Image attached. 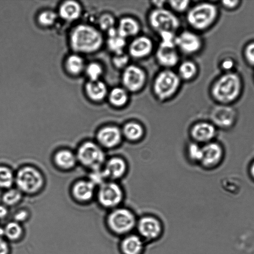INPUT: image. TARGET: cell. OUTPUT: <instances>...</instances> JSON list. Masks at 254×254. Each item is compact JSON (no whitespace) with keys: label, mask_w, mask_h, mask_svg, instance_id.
<instances>
[{"label":"cell","mask_w":254,"mask_h":254,"mask_svg":"<svg viewBox=\"0 0 254 254\" xmlns=\"http://www.w3.org/2000/svg\"><path fill=\"white\" fill-rule=\"evenodd\" d=\"M250 174H251L252 177L254 180V161L252 163V164L250 166Z\"/></svg>","instance_id":"cell-48"},{"label":"cell","mask_w":254,"mask_h":254,"mask_svg":"<svg viewBox=\"0 0 254 254\" xmlns=\"http://www.w3.org/2000/svg\"><path fill=\"white\" fill-rule=\"evenodd\" d=\"M28 216V212L25 210H22L16 212L14 216V218L17 222H22L26 220Z\"/></svg>","instance_id":"cell-42"},{"label":"cell","mask_w":254,"mask_h":254,"mask_svg":"<svg viewBox=\"0 0 254 254\" xmlns=\"http://www.w3.org/2000/svg\"><path fill=\"white\" fill-rule=\"evenodd\" d=\"M22 197V192L18 189H10L7 190L2 196L3 203L8 206L17 203Z\"/></svg>","instance_id":"cell-33"},{"label":"cell","mask_w":254,"mask_h":254,"mask_svg":"<svg viewBox=\"0 0 254 254\" xmlns=\"http://www.w3.org/2000/svg\"><path fill=\"white\" fill-rule=\"evenodd\" d=\"M95 185L89 180L80 181L74 184L72 192L74 197L80 201L90 199L94 192Z\"/></svg>","instance_id":"cell-21"},{"label":"cell","mask_w":254,"mask_h":254,"mask_svg":"<svg viewBox=\"0 0 254 254\" xmlns=\"http://www.w3.org/2000/svg\"><path fill=\"white\" fill-rule=\"evenodd\" d=\"M76 156L78 161L92 171L101 169L105 161V153L101 147L92 141L81 144Z\"/></svg>","instance_id":"cell-7"},{"label":"cell","mask_w":254,"mask_h":254,"mask_svg":"<svg viewBox=\"0 0 254 254\" xmlns=\"http://www.w3.org/2000/svg\"><path fill=\"white\" fill-rule=\"evenodd\" d=\"M175 45L177 48L185 54L196 53L201 47V40L195 33L184 30L176 35Z\"/></svg>","instance_id":"cell-11"},{"label":"cell","mask_w":254,"mask_h":254,"mask_svg":"<svg viewBox=\"0 0 254 254\" xmlns=\"http://www.w3.org/2000/svg\"><path fill=\"white\" fill-rule=\"evenodd\" d=\"M107 33V45L108 49L114 55L123 53L126 45V39L118 34L116 27L109 30Z\"/></svg>","instance_id":"cell-22"},{"label":"cell","mask_w":254,"mask_h":254,"mask_svg":"<svg viewBox=\"0 0 254 254\" xmlns=\"http://www.w3.org/2000/svg\"><path fill=\"white\" fill-rule=\"evenodd\" d=\"M239 3L238 0H224L222 1L223 5L226 8L233 9L236 7Z\"/></svg>","instance_id":"cell-45"},{"label":"cell","mask_w":254,"mask_h":254,"mask_svg":"<svg viewBox=\"0 0 254 254\" xmlns=\"http://www.w3.org/2000/svg\"><path fill=\"white\" fill-rule=\"evenodd\" d=\"M3 229L4 235L11 240L17 239L22 234L21 227L17 222H9Z\"/></svg>","instance_id":"cell-32"},{"label":"cell","mask_w":254,"mask_h":254,"mask_svg":"<svg viewBox=\"0 0 254 254\" xmlns=\"http://www.w3.org/2000/svg\"><path fill=\"white\" fill-rule=\"evenodd\" d=\"M121 130L123 136L130 141H136L140 139L144 133L142 126L138 123L133 122L126 124Z\"/></svg>","instance_id":"cell-27"},{"label":"cell","mask_w":254,"mask_h":254,"mask_svg":"<svg viewBox=\"0 0 254 254\" xmlns=\"http://www.w3.org/2000/svg\"><path fill=\"white\" fill-rule=\"evenodd\" d=\"M242 82L239 76L228 72L220 76L212 88V94L218 102L226 104L234 101L241 93Z\"/></svg>","instance_id":"cell-2"},{"label":"cell","mask_w":254,"mask_h":254,"mask_svg":"<svg viewBox=\"0 0 254 254\" xmlns=\"http://www.w3.org/2000/svg\"><path fill=\"white\" fill-rule=\"evenodd\" d=\"M8 246L6 242L0 237V254H8Z\"/></svg>","instance_id":"cell-43"},{"label":"cell","mask_w":254,"mask_h":254,"mask_svg":"<svg viewBox=\"0 0 254 254\" xmlns=\"http://www.w3.org/2000/svg\"><path fill=\"white\" fill-rule=\"evenodd\" d=\"M122 137L121 129L114 126L104 127L99 130L97 134L99 144L106 148L117 146L121 142Z\"/></svg>","instance_id":"cell-15"},{"label":"cell","mask_w":254,"mask_h":254,"mask_svg":"<svg viewBox=\"0 0 254 254\" xmlns=\"http://www.w3.org/2000/svg\"><path fill=\"white\" fill-rule=\"evenodd\" d=\"M149 24L158 34L165 32L176 33L180 26V22L176 14L167 9L154 8L148 16Z\"/></svg>","instance_id":"cell-5"},{"label":"cell","mask_w":254,"mask_h":254,"mask_svg":"<svg viewBox=\"0 0 254 254\" xmlns=\"http://www.w3.org/2000/svg\"><path fill=\"white\" fill-rule=\"evenodd\" d=\"M217 14V8L215 5L202 2L189 8L186 18L188 24L192 28L203 30L214 22Z\"/></svg>","instance_id":"cell-3"},{"label":"cell","mask_w":254,"mask_h":254,"mask_svg":"<svg viewBox=\"0 0 254 254\" xmlns=\"http://www.w3.org/2000/svg\"><path fill=\"white\" fill-rule=\"evenodd\" d=\"M66 67L70 73L74 74H78L80 73L83 68V60L78 55H71L67 59L66 61Z\"/></svg>","instance_id":"cell-30"},{"label":"cell","mask_w":254,"mask_h":254,"mask_svg":"<svg viewBox=\"0 0 254 254\" xmlns=\"http://www.w3.org/2000/svg\"><path fill=\"white\" fill-rule=\"evenodd\" d=\"M81 11L80 4L73 0L64 1L59 9L61 16L67 20H74L77 19L79 16Z\"/></svg>","instance_id":"cell-24"},{"label":"cell","mask_w":254,"mask_h":254,"mask_svg":"<svg viewBox=\"0 0 254 254\" xmlns=\"http://www.w3.org/2000/svg\"><path fill=\"white\" fill-rule=\"evenodd\" d=\"M115 19L114 17L109 13L102 15L99 19L100 27L103 30L108 31L115 27Z\"/></svg>","instance_id":"cell-36"},{"label":"cell","mask_w":254,"mask_h":254,"mask_svg":"<svg viewBox=\"0 0 254 254\" xmlns=\"http://www.w3.org/2000/svg\"><path fill=\"white\" fill-rule=\"evenodd\" d=\"M202 156L201 164L205 168L212 169L217 167L224 156L223 147L218 142L211 141L202 146Z\"/></svg>","instance_id":"cell-12"},{"label":"cell","mask_w":254,"mask_h":254,"mask_svg":"<svg viewBox=\"0 0 254 254\" xmlns=\"http://www.w3.org/2000/svg\"><path fill=\"white\" fill-rule=\"evenodd\" d=\"M135 222L132 213L125 208L114 210L110 214L108 223L110 228L117 233L122 234L132 229Z\"/></svg>","instance_id":"cell-10"},{"label":"cell","mask_w":254,"mask_h":254,"mask_svg":"<svg viewBox=\"0 0 254 254\" xmlns=\"http://www.w3.org/2000/svg\"><path fill=\"white\" fill-rule=\"evenodd\" d=\"M177 73L170 69H164L156 76L153 83V92L157 98L166 100L177 92L181 84Z\"/></svg>","instance_id":"cell-4"},{"label":"cell","mask_w":254,"mask_h":254,"mask_svg":"<svg viewBox=\"0 0 254 254\" xmlns=\"http://www.w3.org/2000/svg\"><path fill=\"white\" fill-rule=\"evenodd\" d=\"M4 235V229L0 227V237Z\"/></svg>","instance_id":"cell-49"},{"label":"cell","mask_w":254,"mask_h":254,"mask_svg":"<svg viewBox=\"0 0 254 254\" xmlns=\"http://www.w3.org/2000/svg\"><path fill=\"white\" fill-rule=\"evenodd\" d=\"M54 161L58 167L64 169H69L75 166L77 159L76 155L71 151L63 149L55 154Z\"/></svg>","instance_id":"cell-25"},{"label":"cell","mask_w":254,"mask_h":254,"mask_svg":"<svg viewBox=\"0 0 254 254\" xmlns=\"http://www.w3.org/2000/svg\"><path fill=\"white\" fill-rule=\"evenodd\" d=\"M122 250L125 254H139L142 248V244L139 238L130 236L123 242Z\"/></svg>","instance_id":"cell-29"},{"label":"cell","mask_w":254,"mask_h":254,"mask_svg":"<svg viewBox=\"0 0 254 254\" xmlns=\"http://www.w3.org/2000/svg\"><path fill=\"white\" fill-rule=\"evenodd\" d=\"M245 55L247 61L254 65V42L249 44L246 47Z\"/></svg>","instance_id":"cell-41"},{"label":"cell","mask_w":254,"mask_h":254,"mask_svg":"<svg viewBox=\"0 0 254 254\" xmlns=\"http://www.w3.org/2000/svg\"><path fill=\"white\" fill-rule=\"evenodd\" d=\"M116 29L120 36L127 39L138 35L140 26L136 19L130 16H125L120 19Z\"/></svg>","instance_id":"cell-19"},{"label":"cell","mask_w":254,"mask_h":254,"mask_svg":"<svg viewBox=\"0 0 254 254\" xmlns=\"http://www.w3.org/2000/svg\"><path fill=\"white\" fill-rule=\"evenodd\" d=\"M86 92L89 97L95 101L102 100L107 95L106 85L99 80L90 81L86 84Z\"/></svg>","instance_id":"cell-23"},{"label":"cell","mask_w":254,"mask_h":254,"mask_svg":"<svg viewBox=\"0 0 254 254\" xmlns=\"http://www.w3.org/2000/svg\"><path fill=\"white\" fill-rule=\"evenodd\" d=\"M158 63L166 69H170L177 64L179 56L175 46L159 44L155 54Z\"/></svg>","instance_id":"cell-17"},{"label":"cell","mask_w":254,"mask_h":254,"mask_svg":"<svg viewBox=\"0 0 254 254\" xmlns=\"http://www.w3.org/2000/svg\"><path fill=\"white\" fill-rule=\"evenodd\" d=\"M140 234L148 239L156 238L161 232L159 222L154 218L145 217L141 219L138 223Z\"/></svg>","instance_id":"cell-20"},{"label":"cell","mask_w":254,"mask_h":254,"mask_svg":"<svg viewBox=\"0 0 254 254\" xmlns=\"http://www.w3.org/2000/svg\"><path fill=\"white\" fill-rule=\"evenodd\" d=\"M210 118L216 127L227 129L233 126L237 120V115L233 108L222 105L213 109Z\"/></svg>","instance_id":"cell-13"},{"label":"cell","mask_w":254,"mask_h":254,"mask_svg":"<svg viewBox=\"0 0 254 254\" xmlns=\"http://www.w3.org/2000/svg\"><path fill=\"white\" fill-rule=\"evenodd\" d=\"M121 80L123 87L127 92H137L146 83V72L138 65L128 64L123 69Z\"/></svg>","instance_id":"cell-8"},{"label":"cell","mask_w":254,"mask_h":254,"mask_svg":"<svg viewBox=\"0 0 254 254\" xmlns=\"http://www.w3.org/2000/svg\"><path fill=\"white\" fill-rule=\"evenodd\" d=\"M234 65L233 61L230 59H226L221 64L222 68L226 71L230 70L234 67Z\"/></svg>","instance_id":"cell-44"},{"label":"cell","mask_w":254,"mask_h":254,"mask_svg":"<svg viewBox=\"0 0 254 254\" xmlns=\"http://www.w3.org/2000/svg\"><path fill=\"white\" fill-rule=\"evenodd\" d=\"M15 183L21 192L33 193L42 188L44 178L41 172L35 168L24 166L15 176Z\"/></svg>","instance_id":"cell-6"},{"label":"cell","mask_w":254,"mask_h":254,"mask_svg":"<svg viewBox=\"0 0 254 254\" xmlns=\"http://www.w3.org/2000/svg\"><path fill=\"white\" fill-rule=\"evenodd\" d=\"M153 4L155 5V8H163L164 7L165 1L164 0H154L152 1Z\"/></svg>","instance_id":"cell-47"},{"label":"cell","mask_w":254,"mask_h":254,"mask_svg":"<svg viewBox=\"0 0 254 254\" xmlns=\"http://www.w3.org/2000/svg\"><path fill=\"white\" fill-rule=\"evenodd\" d=\"M153 47L151 39L145 36H139L129 44L128 47V55L135 59H142L150 54Z\"/></svg>","instance_id":"cell-14"},{"label":"cell","mask_w":254,"mask_h":254,"mask_svg":"<svg viewBox=\"0 0 254 254\" xmlns=\"http://www.w3.org/2000/svg\"><path fill=\"white\" fill-rule=\"evenodd\" d=\"M197 72L196 64L191 61H185L179 65L177 74L181 80H190L196 75Z\"/></svg>","instance_id":"cell-28"},{"label":"cell","mask_w":254,"mask_h":254,"mask_svg":"<svg viewBox=\"0 0 254 254\" xmlns=\"http://www.w3.org/2000/svg\"><path fill=\"white\" fill-rule=\"evenodd\" d=\"M123 195L121 187L113 182H105L100 185L97 194L100 204L106 207L118 205L122 201Z\"/></svg>","instance_id":"cell-9"},{"label":"cell","mask_w":254,"mask_h":254,"mask_svg":"<svg viewBox=\"0 0 254 254\" xmlns=\"http://www.w3.org/2000/svg\"><path fill=\"white\" fill-rule=\"evenodd\" d=\"M57 18L55 12L46 10L41 12L38 16V21L40 24L45 26H48L52 24Z\"/></svg>","instance_id":"cell-38"},{"label":"cell","mask_w":254,"mask_h":254,"mask_svg":"<svg viewBox=\"0 0 254 254\" xmlns=\"http://www.w3.org/2000/svg\"><path fill=\"white\" fill-rule=\"evenodd\" d=\"M190 134L196 143L205 144L213 141L216 134V127L212 123L198 122L191 127Z\"/></svg>","instance_id":"cell-16"},{"label":"cell","mask_w":254,"mask_h":254,"mask_svg":"<svg viewBox=\"0 0 254 254\" xmlns=\"http://www.w3.org/2000/svg\"><path fill=\"white\" fill-rule=\"evenodd\" d=\"M107 179L103 170H101V169L92 170V173L90 175L89 181L91 182L95 186L96 185H101L105 182V179Z\"/></svg>","instance_id":"cell-40"},{"label":"cell","mask_w":254,"mask_h":254,"mask_svg":"<svg viewBox=\"0 0 254 254\" xmlns=\"http://www.w3.org/2000/svg\"><path fill=\"white\" fill-rule=\"evenodd\" d=\"M170 7L177 12H184L189 9L190 0H172L168 1Z\"/></svg>","instance_id":"cell-39"},{"label":"cell","mask_w":254,"mask_h":254,"mask_svg":"<svg viewBox=\"0 0 254 254\" xmlns=\"http://www.w3.org/2000/svg\"><path fill=\"white\" fill-rule=\"evenodd\" d=\"M128 100V92L123 87H115L108 94V100L115 107H122L126 105Z\"/></svg>","instance_id":"cell-26"},{"label":"cell","mask_w":254,"mask_h":254,"mask_svg":"<svg viewBox=\"0 0 254 254\" xmlns=\"http://www.w3.org/2000/svg\"><path fill=\"white\" fill-rule=\"evenodd\" d=\"M70 41L74 50L90 53L100 48L103 38L101 33L94 27L87 25H79L72 30Z\"/></svg>","instance_id":"cell-1"},{"label":"cell","mask_w":254,"mask_h":254,"mask_svg":"<svg viewBox=\"0 0 254 254\" xmlns=\"http://www.w3.org/2000/svg\"><path fill=\"white\" fill-rule=\"evenodd\" d=\"M103 170L106 178L117 179L121 178L125 174L127 164L123 158L114 157L106 162Z\"/></svg>","instance_id":"cell-18"},{"label":"cell","mask_w":254,"mask_h":254,"mask_svg":"<svg viewBox=\"0 0 254 254\" xmlns=\"http://www.w3.org/2000/svg\"><path fill=\"white\" fill-rule=\"evenodd\" d=\"M188 154L191 160L200 163L202 156V146L196 142L190 143L188 147Z\"/></svg>","instance_id":"cell-34"},{"label":"cell","mask_w":254,"mask_h":254,"mask_svg":"<svg viewBox=\"0 0 254 254\" xmlns=\"http://www.w3.org/2000/svg\"><path fill=\"white\" fill-rule=\"evenodd\" d=\"M129 56L124 52L118 54H115L112 59L114 66L118 69H124L128 64Z\"/></svg>","instance_id":"cell-37"},{"label":"cell","mask_w":254,"mask_h":254,"mask_svg":"<svg viewBox=\"0 0 254 254\" xmlns=\"http://www.w3.org/2000/svg\"><path fill=\"white\" fill-rule=\"evenodd\" d=\"M8 210L5 206L0 205V219H3L6 217Z\"/></svg>","instance_id":"cell-46"},{"label":"cell","mask_w":254,"mask_h":254,"mask_svg":"<svg viewBox=\"0 0 254 254\" xmlns=\"http://www.w3.org/2000/svg\"><path fill=\"white\" fill-rule=\"evenodd\" d=\"M87 73L90 78V81H97L103 72L101 65L97 63L90 64L86 68Z\"/></svg>","instance_id":"cell-35"},{"label":"cell","mask_w":254,"mask_h":254,"mask_svg":"<svg viewBox=\"0 0 254 254\" xmlns=\"http://www.w3.org/2000/svg\"><path fill=\"white\" fill-rule=\"evenodd\" d=\"M15 182V176L8 167L0 166V187L9 188Z\"/></svg>","instance_id":"cell-31"}]
</instances>
